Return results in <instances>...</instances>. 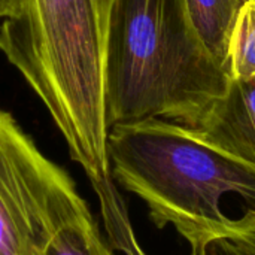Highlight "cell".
Returning a JSON list of instances; mask_svg holds the SVG:
<instances>
[{"label":"cell","instance_id":"7a4b0ae2","mask_svg":"<svg viewBox=\"0 0 255 255\" xmlns=\"http://www.w3.org/2000/svg\"><path fill=\"white\" fill-rule=\"evenodd\" d=\"M230 82L202 45L184 0H115L105 51L109 128L154 118L196 128Z\"/></svg>","mask_w":255,"mask_h":255},{"label":"cell","instance_id":"ba28073f","mask_svg":"<svg viewBox=\"0 0 255 255\" xmlns=\"http://www.w3.org/2000/svg\"><path fill=\"white\" fill-rule=\"evenodd\" d=\"M94 191L99 197L108 241L112 248L124 255H146L134 236L126 203L114 185V181L94 187Z\"/></svg>","mask_w":255,"mask_h":255},{"label":"cell","instance_id":"5b68a950","mask_svg":"<svg viewBox=\"0 0 255 255\" xmlns=\"http://www.w3.org/2000/svg\"><path fill=\"white\" fill-rule=\"evenodd\" d=\"M191 130L215 148L255 166V78L232 79L226 96Z\"/></svg>","mask_w":255,"mask_h":255},{"label":"cell","instance_id":"9c48e42d","mask_svg":"<svg viewBox=\"0 0 255 255\" xmlns=\"http://www.w3.org/2000/svg\"><path fill=\"white\" fill-rule=\"evenodd\" d=\"M229 75L241 81L255 78V0H247L239 10L230 42Z\"/></svg>","mask_w":255,"mask_h":255},{"label":"cell","instance_id":"30bf717a","mask_svg":"<svg viewBox=\"0 0 255 255\" xmlns=\"http://www.w3.org/2000/svg\"><path fill=\"white\" fill-rule=\"evenodd\" d=\"M232 245L255 253V211L250 209L242 218L235 220V239Z\"/></svg>","mask_w":255,"mask_h":255},{"label":"cell","instance_id":"8fae6325","mask_svg":"<svg viewBox=\"0 0 255 255\" xmlns=\"http://www.w3.org/2000/svg\"><path fill=\"white\" fill-rule=\"evenodd\" d=\"M18 0H0V21L12 16L16 12Z\"/></svg>","mask_w":255,"mask_h":255},{"label":"cell","instance_id":"3957f363","mask_svg":"<svg viewBox=\"0 0 255 255\" xmlns=\"http://www.w3.org/2000/svg\"><path fill=\"white\" fill-rule=\"evenodd\" d=\"M108 157L114 182L137 196L158 229L172 226L191 255L230 245L235 220L221 209L229 194L255 211V166L200 139L191 128L145 120L109 128Z\"/></svg>","mask_w":255,"mask_h":255},{"label":"cell","instance_id":"8992f818","mask_svg":"<svg viewBox=\"0 0 255 255\" xmlns=\"http://www.w3.org/2000/svg\"><path fill=\"white\" fill-rule=\"evenodd\" d=\"M188 18L212 60L229 72L230 42L242 4L247 0H184Z\"/></svg>","mask_w":255,"mask_h":255},{"label":"cell","instance_id":"6da1fadb","mask_svg":"<svg viewBox=\"0 0 255 255\" xmlns=\"http://www.w3.org/2000/svg\"><path fill=\"white\" fill-rule=\"evenodd\" d=\"M115 0H18L0 21V51L63 134L93 187L112 181L105 51Z\"/></svg>","mask_w":255,"mask_h":255},{"label":"cell","instance_id":"277c9868","mask_svg":"<svg viewBox=\"0 0 255 255\" xmlns=\"http://www.w3.org/2000/svg\"><path fill=\"white\" fill-rule=\"evenodd\" d=\"M84 206L67 172L0 109V255H39Z\"/></svg>","mask_w":255,"mask_h":255},{"label":"cell","instance_id":"52a82bcc","mask_svg":"<svg viewBox=\"0 0 255 255\" xmlns=\"http://www.w3.org/2000/svg\"><path fill=\"white\" fill-rule=\"evenodd\" d=\"M39 255H115L88 205L64 221Z\"/></svg>","mask_w":255,"mask_h":255}]
</instances>
